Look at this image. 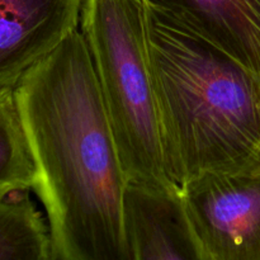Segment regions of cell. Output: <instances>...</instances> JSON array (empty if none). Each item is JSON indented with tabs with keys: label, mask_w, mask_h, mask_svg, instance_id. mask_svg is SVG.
Segmentation results:
<instances>
[{
	"label": "cell",
	"mask_w": 260,
	"mask_h": 260,
	"mask_svg": "<svg viewBox=\"0 0 260 260\" xmlns=\"http://www.w3.org/2000/svg\"><path fill=\"white\" fill-rule=\"evenodd\" d=\"M53 260H129L128 180L80 29L14 88Z\"/></svg>",
	"instance_id": "cell-1"
},
{
	"label": "cell",
	"mask_w": 260,
	"mask_h": 260,
	"mask_svg": "<svg viewBox=\"0 0 260 260\" xmlns=\"http://www.w3.org/2000/svg\"><path fill=\"white\" fill-rule=\"evenodd\" d=\"M146 38L169 179L259 169L260 74L147 5Z\"/></svg>",
	"instance_id": "cell-2"
},
{
	"label": "cell",
	"mask_w": 260,
	"mask_h": 260,
	"mask_svg": "<svg viewBox=\"0 0 260 260\" xmlns=\"http://www.w3.org/2000/svg\"><path fill=\"white\" fill-rule=\"evenodd\" d=\"M80 32L128 184L178 189L165 168L144 0H83Z\"/></svg>",
	"instance_id": "cell-3"
},
{
	"label": "cell",
	"mask_w": 260,
	"mask_h": 260,
	"mask_svg": "<svg viewBox=\"0 0 260 260\" xmlns=\"http://www.w3.org/2000/svg\"><path fill=\"white\" fill-rule=\"evenodd\" d=\"M179 198L208 260H260V168L198 175Z\"/></svg>",
	"instance_id": "cell-4"
},
{
	"label": "cell",
	"mask_w": 260,
	"mask_h": 260,
	"mask_svg": "<svg viewBox=\"0 0 260 260\" xmlns=\"http://www.w3.org/2000/svg\"><path fill=\"white\" fill-rule=\"evenodd\" d=\"M83 0H0V90L79 29Z\"/></svg>",
	"instance_id": "cell-5"
},
{
	"label": "cell",
	"mask_w": 260,
	"mask_h": 260,
	"mask_svg": "<svg viewBox=\"0 0 260 260\" xmlns=\"http://www.w3.org/2000/svg\"><path fill=\"white\" fill-rule=\"evenodd\" d=\"M126 234L129 260H208L185 217L179 188L128 184Z\"/></svg>",
	"instance_id": "cell-6"
},
{
	"label": "cell",
	"mask_w": 260,
	"mask_h": 260,
	"mask_svg": "<svg viewBox=\"0 0 260 260\" xmlns=\"http://www.w3.org/2000/svg\"><path fill=\"white\" fill-rule=\"evenodd\" d=\"M260 74V0H144Z\"/></svg>",
	"instance_id": "cell-7"
},
{
	"label": "cell",
	"mask_w": 260,
	"mask_h": 260,
	"mask_svg": "<svg viewBox=\"0 0 260 260\" xmlns=\"http://www.w3.org/2000/svg\"><path fill=\"white\" fill-rule=\"evenodd\" d=\"M0 260H53L48 223L29 190L0 197Z\"/></svg>",
	"instance_id": "cell-8"
},
{
	"label": "cell",
	"mask_w": 260,
	"mask_h": 260,
	"mask_svg": "<svg viewBox=\"0 0 260 260\" xmlns=\"http://www.w3.org/2000/svg\"><path fill=\"white\" fill-rule=\"evenodd\" d=\"M36 180L35 159L14 89L0 90V197L17 190L33 189Z\"/></svg>",
	"instance_id": "cell-9"
}]
</instances>
